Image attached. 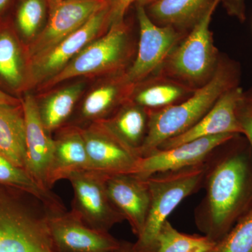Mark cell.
Returning <instances> with one entry per match:
<instances>
[{
    "instance_id": "obj_1",
    "label": "cell",
    "mask_w": 252,
    "mask_h": 252,
    "mask_svg": "<svg viewBox=\"0 0 252 252\" xmlns=\"http://www.w3.org/2000/svg\"><path fill=\"white\" fill-rule=\"evenodd\" d=\"M236 79L235 67L225 61H220L211 79L187 98L165 108L149 111L148 131L140 149V157L193 127L222 94L236 86Z\"/></svg>"
},
{
    "instance_id": "obj_2",
    "label": "cell",
    "mask_w": 252,
    "mask_h": 252,
    "mask_svg": "<svg viewBox=\"0 0 252 252\" xmlns=\"http://www.w3.org/2000/svg\"><path fill=\"white\" fill-rule=\"evenodd\" d=\"M0 184V252H55L51 210L32 194Z\"/></svg>"
},
{
    "instance_id": "obj_3",
    "label": "cell",
    "mask_w": 252,
    "mask_h": 252,
    "mask_svg": "<svg viewBox=\"0 0 252 252\" xmlns=\"http://www.w3.org/2000/svg\"><path fill=\"white\" fill-rule=\"evenodd\" d=\"M249 188V167L245 158L234 155L217 164L208 176L205 215L198 226L214 243L221 240L241 211Z\"/></svg>"
},
{
    "instance_id": "obj_4",
    "label": "cell",
    "mask_w": 252,
    "mask_h": 252,
    "mask_svg": "<svg viewBox=\"0 0 252 252\" xmlns=\"http://www.w3.org/2000/svg\"><path fill=\"white\" fill-rule=\"evenodd\" d=\"M221 1H214L190 33L172 51L158 71V76L194 90L211 79L220 61L210 26L212 15Z\"/></svg>"
},
{
    "instance_id": "obj_5",
    "label": "cell",
    "mask_w": 252,
    "mask_h": 252,
    "mask_svg": "<svg viewBox=\"0 0 252 252\" xmlns=\"http://www.w3.org/2000/svg\"><path fill=\"white\" fill-rule=\"evenodd\" d=\"M206 174L203 164L157 174L145 179L150 193L148 215L142 233L132 243L135 252H156L162 225L181 202L193 193Z\"/></svg>"
},
{
    "instance_id": "obj_6",
    "label": "cell",
    "mask_w": 252,
    "mask_h": 252,
    "mask_svg": "<svg viewBox=\"0 0 252 252\" xmlns=\"http://www.w3.org/2000/svg\"><path fill=\"white\" fill-rule=\"evenodd\" d=\"M106 176L94 170L73 172L66 180L74 190L71 213L84 224L99 231L109 232L124 217L109 198Z\"/></svg>"
},
{
    "instance_id": "obj_7",
    "label": "cell",
    "mask_w": 252,
    "mask_h": 252,
    "mask_svg": "<svg viewBox=\"0 0 252 252\" xmlns=\"http://www.w3.org/2000/svg\"><path fill=\"white\" fill-rule=\"evenodd\" d=\"M140 41L133 64L123 79L124 86H135L145 80L162 64L185 37V32L171 26H160L151 19L142 5H137Z\"/></svg>"
},
{
    "instance_id": "obj_8",
    "label": "cell",
    "mask_w": 252,
    "mask_h": 252,
    "mask_svg": "<svg viewBox=\"0 0 252 252\" xmlns=\"http://www.w3.org/2000/svg\"><path fill=\"white\" fill-rule=\"evenodd\" d=\"M128 47V31L124 21L112 23L107 34L86 46L59 74L44 84L56 85L79 76L117 69L125 61Z\"/></svg>"
},
{
    "instance_id": "obj_9",
    "label": "cell",
    "mask_w": 252,
    "mask_h": 252,
    "mask_svg": "<svg viewBox=\"0 0 252 252\" xmlns=\"http://www.w3.org/2000/svg\"><path fill=\"white\" fill-rule=\"evenodd\" d=\"M235 136L234 134H221L196 139L172 148L157 149L140 158L132 175L145 180L157 174L201 165L217 147Z\"/></svg>"
},
{
    "instance_id": "obj_10",
    "label": "cell",
    "mask_w": 252,
    "mask_h": 252,
    "mask_svg": "<svg viewBox=\"0 0 252 252\" xmlns=\"http://www.w3.org/2000/svg\"><path fill=\"white\" fill-rule=\"evenodd\" d=\"M112 10L111 5L96 13L77 31L64 38L47 52L32 60V82L45 83L59 74L86 46L94 41L106 23H110Z\"/></svg>"
},
{
    "instance_id": "obj_11",
    "label": "cell",
    "mask_w": 252,
    "mask_h": 252,
    "mask_svg": "<svg viewBox=\"0 0 252 252\" xmlns=\"http://www.w3.org/2000/svg\"><path fill=\"white\" fill-rule=\"evenodd\" d=\"M111 5L109 0H66L51 5L49 21L30 49L32 61L54 48L94 14Z\"/></svg>"
},
{
    "instance_id": "obj_12",
    "label": "cell",
    "mask_w": 252,
    "mask_h": 252,
    "mask_svg": "<svg viewBox=\"0 0 252 252\" xmlns=\"http://www.w3.org/2000/svg\"><path fill=\"white\" fill-rule=\"evenodd\" d=\"M85 142L89 170L104 175L132 174L140 157L100 123L81 129Z\"/></svg>"
},
{
    "instance_id": "obj_13",
    "label": "cell",
    "mask_w": 252,
    "mask_h": 252,
    "mask_svg": "<svg viewBox=\"0 0 252 252\" xmlns=\"http://www.w3.org/2000/svg\"><path fill=\"white\" fill-rule=\"evenodd\" d=\"M49 230L55 252H116L121 241L84 224L67 210L52 212Z\"/></svg>"
},
{
    "instance_id": "obj_14",
    "label": "cell",
    "mask_w": 252,
    "mask_h": 252,
    "mask_svg": "<svg viewBox=\"0 0 252 252\" xmlns=\"http://www.w3.org/2000/svg\"><path fill=\"white\" fill-rule=\"evenodd\" d=\"M243 100L241 88L237 86L231 88L220 96L213 107L193 127L184 133L165 141L158 149L172 148L202 137L226 133L235 135L243 134L238 116L239 107Z\"/></svg>"
},
{
    "instance_id": "obj_15",
    "label": "cell",
    "mask_w": 252,
    "mask_h": 252,
    "mask_svg": "<svg viewBox=\"0 0 252 252\" xmlns=\"http://www.w3.org/2000/svg\"><path fill=\"white\" fill-rule=\"evenodd\" d=\"M21 104L26 122L25 170L41 187L51 190L49 187V178L54 140L41 121L39 105L34 97L26 94Z\"/></svg>"
},
{
    "instance_id": "obj_16",
    "label": "cell",
    "mask_w": 252,
    "mask_h": 252,
    "mask_svg": "<svg viewBox=\"0 0 252 252\" xmlns=\"http://www.w3.org/2000/svg\"><path fill=\"white\" fill-rule=\"evenodd\" d=\"M105 185L114 206L138 236L143 230L150 205L147 181L132 174H119L106 176Z\"/></svg>"
},
{
    "instance_id": "obj_17",
    "label": "cell",
    "mask_w": 252,
    "mask_h": 252,
    "mask_svg": "<svg viewBox=\"0 0 252 252\" xmlns=\"http://www.w3.org/2000/svg\"><path fill=\"white\" fill-rule=\"evenodd\" d=\"M84 170H89V160L81 129L76 126L67 127L54 140L49 189L59 180H66L72 172Z\"/></svg>"
},
{
    "instance_id": "obj_18",
    "label": "cell",
    "mask_w": 252,
    "mask_h": 252,
    "mask_svg": "<svg viewBox=\"0 0 252 252\" xmlns=\"http://www.w3.org/2000/svg\"><path fill=\"white\" fill-rule=\"evenodd\" d=\"M215 0H156L147 14L156 24L185 32L196 24Z\"/></svg>"
},
{
    "instance_id": "obj_19",
    "label": "cell",
    "mask_w": 252,
    "mask_h": 252,
    "mask_svg": "<svg viewBox=\"0 0 252 252\" xmlns=\"http://www.w3.org/2000/svg\"><path fill=\"white\" fill-rule=\"evenodd\" d=\"M149 121V111L132 102L126 104L112 118L99 123L140 157Z\"/></svg>"
},
{
    "instance_id": "obj_20",
    "label": "cell",
    "mask_w": 252,
    "mask_h": 252,
    "mask_svg": "<svg viewBox=\"0 0 252 252\" xmlns=\"http://www.w3.org/2000/svg\"><path fill=\"white\" fill-rule=\"evenodd\" d=\"M26 122L22 104L0 105V154L25 169Z\"/></svg>"
},
{
    "instance_id": "obj_21",
    "label": "cell",
    "mask_w": 252,
    "mask_h": 252,
    "mask_svg": "<svg viewBox=\"0 0 252 252\" xmlns=\"http://www.w3.org/2000/svg\"><path fill=\"white\" fill-rule=\"evenodd\" d=\"M195 90L169 78L158 76L136 94L133 102L147 110L157 111L178 103Z\"/></svg>"
},
{
    "instance_id": "obj_22",
    "label": "cell",
    "mask_w": 252,
    "mask_h": 252,
    "mask_svg": "<svg viewBox=\"0 0 252 252\" xmlns=\"http://www.w3.org/2000/svg\"><path fill=\"white\" fill-rule=\"evenodd\" d=\"M0 184L35 195L54 212L66 211L62 200L51 190L41 187L25 169L16 166L0 154Z\"/></svg>"
},
{
    "instance_id": "obj_23",
    "label": "cell",
    "mask_w": 252,
    "mask_h": 252,
    "mask_svg": "<svg viewBox=\"0 0 252 252\" xmlns=\"http://www.w3.org/2000/svg\"><path fill=\"white\" fill-rule=\"evenodd\" d=\"M82 91V84L69 86L49 96L39 106L41 119L46 130L49 132L57 130L67 120Z\"/></svg>"
},
{
    "instance_id": "obj_24",
    "label": "cell",
    "mask_w": 252,
    "mask_h": 252,
    "mask_svg": "<svg viewBox=\"0 0 252 252\" xmlns=\"http://www.w3.org/2000/svg\"><path fill=\"white\" fill-rule=\"evenodd\" d=\"M212 243L214 242L205 235L200 236L180 233L167 220L158 236L156 252H191Z\"/></svg>"
},
{
    "instance_id": "obj_25",
    "label": "cell",
    "mask_w": 252,
    "mask_h": 252,
    "mask_svg": "<svg viewBox=\"0 0 252 252\" xmlns=\"http://www.w3.org/2000/svg\"><path fill=\"white\" fill-rule=\"evenodd\" d=\"M0 76L14 87L19 86L23 79L19 48L14 36L7 32L0 33Z\"/></svg>"
},
{
    "instance_id": "obj_26",
    "label": "cell",
    "mask_w": 252,
    "mask_h": 252,
    "mask_svg": "<svg viewBox=\"0 0 252 252\" xmlns=\"http://www.w3.org/2000/svg\"><path fill=\"white\" fill-rule=\"evenodd\" d=\"M119 94V89L115 85H106L95 89L84 100L81 108V119L92 121L94 124L104 120V116L117 103Z\"/></svg>"
},
{
    "instance_id": "obj_27",
    "label": "cell",
    "mask_w": 252,
    "mask_h": 252,
    "mask_svg": "<svg viewBox=\"0 0 252 252\" xmlns=\"http://www.w3.org/2000/svg\"><path fill=\"white\" fill-rule=\"evenodd\" d=\"M210 252H252V210L215 244Z\"/></svg>"
},
{
    "instance_id": "obj_28",
    "label": "cell",
    "mask_w": 252,
    "mask_h": 252,
    "mask_svg": "<svg viewBox=\"0 0 252 252\" xmlns=\"http://www.w3.org/2000/svg\"><path fill=\"white\" fill-rule=\"evenodd\" d=\"M45 15L43 0H23L18 7L16 22L23 36L31 39L36 35Z\"/></svg>"
},
{
    "instance_id": "obj_29",
    "label": "cell",
    "mask_w": 252,
    "mask_h": 252,
    "mask_svg": "<svg viewBox=\"0 0 252 252\" xmlns=\"http://www.w3.org/2000/svg\"><path fill=\"white\" fill-rule=\"evenodd\" d=\"M245 0H222L228 14L238 18L240 21L245 20Z\"/></svg>"
},
{
    "instance_id": "obj_30",
    "label": "cell",
    "mask_w": 252,
    "mask_h": 252,
    "mask_svg": "<svg viewBox=\"0 0 252 252\" xmlns=\"http://www.w3.org/2000/svg\"><path fill=\"white\" fill-rule=\"evenodd\" d=\"M135 1V0H120L117 4L114 5L112 7L111 15V24L123 21L126 10Z\"/></svg>"
},
{
    "instance_id": "obj_31",
    "label": "cell",
    "mask_w": 252,
    "mask_h": 252,
    "mask_svg": "<svg viewBox=\"0 0 252 252\" xmlns=\"http://www.w3.org/2000/svg\"><path fill=\"white\" fill-rule=\"evenodd\" d=\"M240 120L243 129V135L246 136L252 148V109L244 113L240 117Z\"/></svg>"
},
{
    "instance_id": "obj_32",
    "label": "cell",
    "mask_w": 252,
    "mask_h": 252,
    "mask_svg": "<svg viewBox=\"0 0 252 252\" xmlns=\"http://www.w3.org/2000/svg\"><path fill=\"white\" fill-rule=\"evenodd\" d=\"M19 101L12 96L5 94L3 91H0V105L3 104H18Z\"/></svg>"
},
{
    "instance_id": "obj_33",
    "label": "cell",
    "mask_w": 252,
    "mask_h": 252,
    "mask_svg": "<svg viewBox=\"0 0 252 252\" xmlns=\"http://www.w3.org/2000/svg\"><path fill=\"white\" fill-rule=\"evenodd\" d=\"M117 252H135L132 248V243L121 241L120 248Z\"/></svg>"
},
{
    "instance_id": "obj_34",
    "label": "cell",
    "mask_w": 252,
    "mask_h": 252,
    "mask_svg": "<svg viewBox=\"0 0 252 252\" xmlns=\"http://www.w3.org/2000/svg\"><path fill=\"white\" fill-rule=\"evenodd\" d=\"M215 243H212L209 244V245H205V246L201 247L196 249V250H193L191 252H211L212 248L215 246Z\"/></svg>"
},
{
    "instance_id": "obj_35",
    "label": "cell",
    "mask_w": 252,
    "mask_h": 252,
    "mask_svg": "<svg viewBox=\"0 0 252 252\" xmlns=\"http://www.w3.org/2000/svg\"><path fill=\"white\" fill-rule=\"evenodd\" d=\"M10 0H0V14L2 13L9 4Z\"/></svg>"
},
{
    "instance_id": "obj_36",
    "label": "cell",
    "mask_w": 252,
    "mask_h": 252,
    "mask_svg": "<svg viewBox=\"0 0 252 252\" xmlns=\"http://www.w3.org/2000/svg\"><path fill=\"white\" fill-rule=\"evenodd\" d=\"M139 5H142V6H145V5L150 4L151 3L154 2L156 0H135Z\"/></svg>"
},
{
    "instance_id": "obj_37",
    "label": "cell",
    "mask_w": 252,
    "mask_h": 252,
    "mask_svg": "<svg viewBox=\"0 0 252 252\" xmlns=\"http://www.w3.org/2000/svg\"><path fill=\"white\" fill-rule=\"evenodd\" d=\"M51 5L57 4V3L61 2V1H66V0H49Z\"/></svg>"
},
{
    "instance_id": "obj_38",
    "label": "cell",
    "mask_w": 252,
    "mask_h": 252,
    "mask_svg": "<svg viewBox=\"0 0 252 252\" xmlns=\"http://www.w3.org/2000/svg\"><path fill=\"white\" fill-rule=\"evenodd\" d=\"M119 1H120V0H109V2L112 4V6H114V5L117 4Z\"/></svg>"
},
{
    "instance_id": "obj_39",
    "label": "cell",
    "mask_w": 252,
    "mask_h": 252,
    "mask_svg": "<svg viewBox=\"0 0 252 252\" xmlns=\"http://www.w3.org/2000/svg\"></svg>"
}]
</instances>
